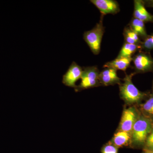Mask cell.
Returning <instances> with one entry per match:
<instances>
[{
  "label": "cell",
  "instance_id": "17",
  "mask_svg": "<svg viewBox=\"0 0 153 153\" xmlns=\"http://www.w3.org/2000/svg\"><path fill=\"white\" fill-rule=\"evenodd\" d=\"M142 108L145 112L153 115V96L144 103Z\"/></svg>",
  "mask_w": 153,
  "mask_h": 153
},
{
  "label": "cell",
  "instance_id": "15",
  "mask_svg": "<svg viewBox=\"0 0 153 153\" xmlns=\"http://www.w3.org/2000/svg\"><path fill=\"white\" fill-rule=\"evenodd\" d=\"M123 35L125 43L128 44L140 45L142 42L140 37L137 33L134 32L129 27H126L124 30Z\"/></svg>",
  "mask_w": 153,
  "mask_h": 153
},
{
  "label": "cell",
  "instance_id": "12",
  "mask_svg": "<svg viewBox=\"0 0 153 153\" xmlns=\"http://www.w3.org/2000/svg\"><path fill=\"white\" fill-rule=\"evenodd\" d=\"M131 141V134L126 132L120 131L115 134L112 143L117 148L127 146Z\"/></svg>",
  "mask_w": 153,
  "mask_h": 153
},
{
  "label": "cell",
  "instance_id": "7",
  "mask_svg": "<svg viewBox=\"0 0 153 153\" xmlns=\"http://www.w3.org/2000/svg\"><path fill=\"white\" fill-rule=\"evenodd\" d=\"M138 118L135 109L133 107L126 108L123 111L120 124V131L131 134L134 124Z\"/></svg>",
  "mask_w": 153,
  "mask_h": 153
},
{
  "label": "cell",
  "instance_id": "21",
  "mask_svg": "<svg viewBox=\"0 0 153 153\" xmlns=\"http://www.w3.org/2000/svg\"><path fill=\"white\" fill-rule=\"evenodd\" d=\"M145 153H153V151L149 150L147 149H146L145 150Z\"/></svg>",
  "mask_w": 153,
  "mask_h": 153
},
{
  "label": "cell",
  "instance_id": "5",
  "mask_svg": "<svg viewBox=\"0 0 153 153\" xmlns=\"http://www.w3.org/2000/svg\"><path fill=\"white\" fill-rule=\"evenodd\" d=\"M134 68L137 72H146L153 69V58L146 52H140L132 57Z\"/></svg>",
  "mask_w": 153,
  "mask_h": 153
},
{
  "label": "cell",
  "instance_id": "2",
  "mask_svg": "<svg viewBox=\"0 0 153 153\" xmlns=\"http://www.w3.org/2000/svg\"><path fill=\"white\" fill-rule=\"evenodd\" d=\"M134 73L126 74L123 82L120 84V91L122 98L126 102L129 104L137 103L146 95L145 93L140 91L132 82V77Z\"/></svg>",
  "mask_w": 153,
  "mask_h": 153
},
{
  "label": "cell",
  "instance_id": "20",
  "mask_svg": "<svg viewBox=\"0 0 153 153\" xmlns=\"http://www.w3.org/2000/svg\"><path fill=\"white\" fill-rule=\"evenodd\" d=\"M145 6L153 8V1H144Z\"/></svg>",
  "mask_w": 153,
  "mask_h": 153
},
{
  "label": "cell",
  "instance_id": "8",
  "mask_svg": "<svg viewBox=\"0 0 153 153\" xmlns=\"http://www.w3.org/2000/svg\"><path fill=\"white\" fill-rule=\"evenodd\" d=\"M91 2L98 9L101 15H114L120 11L118 3L114 0H91Z\"/></svg>",
  "mask_w": 153,
  "mask_h": 153
},
{
  "label": "cell",
  "instance_id": "10",
  "mask_svg": "<svg viewBox=\"0 0 153 153\" xmlns=\"http://www.w3.org/2000/svg\"><path fill=\"white\" fill-rule=\"evenodd\" d=\"M134 18L144 22L153 23V15L149 13L145 7L144 1H134Z\"/></svg>",
  "mask_w": 153,
  "mask_h": 153
},
{
  "label": "cell",
  "instance_id": "3",
  "mask_svg": "<svg viewBox=\"0 0 153 153\" xmlns=\"http://www.w3.org/2000/svg\"><path fill=\"white\" fill-rule=\"evenodd\" d=\"M150 121L144 117L139 118L134 124L131 133V142L136 145L146 143L152 131Z\"/></svg>",
  "mask_w": 153,
  "mask_h": 153
},
{
  "label": "cell",
  "instance_id": "14",
  "mask_svg": "<svg viewBox=\"0 0 153 153\" xmlns=\"http://www.w3.org/2000/svg\"><path fill=\"white\" fill-rule=\"evenodd\" d=\"M141 49V45L125 43L121 49L117 57H132L134 54Z\"/></svg>",
  "mask_w": 153,
  "mask_h": 153
},
{
  "label": "cell",
  "instance_id": "1",
  "mask_svg": "<svg viewBox=\"0 0 153 153\" xmlns=\"http://www.w3.org/2000/svg\"><path fill=\"white\" fill-rule=\"evenodd\" d=\"M103 17L104 16L101 15L99 22L95 27L83 34V39L92 53L95 55H98L100 52L102 40L105 32V27L103 25Z\"/></svg>",
  "mask_w": 153,
  "mask_h": 153
},
{
  "label": "cell",
  "instance_id": "19",
  "mask_svg": "<svg viewBox=\"0 0 153 153\" xmlns=\"http://www.w3.org/2000/svg\"><path fill=\"white\" fill-rule=\"evenodd\" d=\"M146 149L153 151V127L150 134L146 140Z\"/></svg>",
  "mask_w": 153,
  "mask_h": 153
},
{
  "label": "cell",
  "instance_id": "16",
  "mask_svg": "<svg viewBox=\"0 0 153 153\" xmlns=\"http://www.w3.org/2000/svg\"><path fill=\"white\" fill-rule=\"evenodd\" d=\"M140 45L141 49H143L146 52H149L153 50V34L148 36L144 41L142 42Z\"/></svg>",
  "mask_w": 153,
  "mask_h": 153
},
{
  "label": "cell",
  "instance_id": "4",
  "mask_svg": "<svg viewBox=\"0 0 153 153\" xmlns=\"http://www.w3.org/2000/svg\"><path fill=\"white\" fill-rule=\"evenodd\" d=\"M82 68L83 72L81 82L75 88L76 92L96 87L101 84L99 78L100 72L96 66L84 67Z\"/></svg>",
  "mask_w": 153,
  "mask_h": 153
},
{
  "label": "cell",
  "instance_id": "6",
  "mask_svg": "<svg viewBox=\"0 0 153 153\" xmlns=\"http://www.w3.org/2000/svg\"><path fill=\"white\" fill-rule=\"evenodd\" d=\"M83 68L73 61L69 66L68 70L63 76L62 83L68 87H76V82L79 79H81Z\"/></svg>",
  "mask_w": 153,
  "mask_h": 153
},
{
  "label": "cell",
  "instance_id": "11",
  "mask_svg": "<svg viewBox=\"0 0 153 153\" xmlns=\"http://www.w3.org/2000/svg\"><path fill=\"white\" fill-rule=\"evenodd\" d=\"M132 57H117L114 60L107 62L103 66L104 68H111L125 71L130 66Z\"/></svg>",
  "mask_w": 153,
  "mask_h": 153
},
{
  "label": "cell",
  "instance_id": "18",
  "mask_svg": "<svg viewBox=\"0 0 153 153\" xmlns=\"http://www.w3.org/2000/svg\"><path fill=\"white\" fill-rule=\"evenodd\" d=\"M118 149L112 143H109L105 145L102 149V153H118Z\"/></svg>",
  "mask_w": 153,
  "mask_h": 153
},
{
  "label": "cell",
  "instance_id": "13",
  "mask_svg": "<svg viewBox=\"0 0 153 153\" xmlns=\"http://www.w3.org/2000/svg\"><path fill=\"white\" fill-rule=\"evenodd\" d=\"M128 27L139 37L144 38V40L149 36L147 34L144 22L138 19L133 18L129 24Z\"/></svg>",
  "mask_w": 153,
  "mask_h": 153
},
{
  "label": "cell",
  "instance_id": "9",
  "mask_svg": "<svg viewBox=\"0 0 153 153\" xmlns=\"http://www.w3.org/2000/svg\"><path fill=\"white\" fill-rule=\"evenodd\" d=\"M100 72L99 78L100 84L105 85L121 84L120 79L117 76V70L111 68H105Z\"/></svg>",
  "mask_w": 153,
  "mask_h": 153
}]
</instances>
